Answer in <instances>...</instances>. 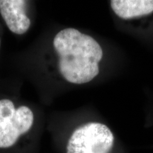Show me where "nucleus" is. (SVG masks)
Listing matches in <instances>:
<instances>
[{
	"mask_svg": "<svg viewBox=\"0 0 153 153\" xmlns=\"http://www.w3.org/2000/svg\"><path fill=\"white\" fill-rule=\"evenodd\" d=\"M53 46L59 56V70L68 82L81 85L99 74L103 51L90 36L74 28H65L55 36Z\"/></svg>",
	"mask_w": 153,
	"mask_h": 153,
	"instance_id": "1",
	"label": "nucleus"
},
{
	"mask_svg": "<svg viewBox=\"0 0 153 153\" xmlns=\"http://www.w3.org/2000/svg\"><path fill=\"white\" fill-rule=\"evenodd\" d=\"M33 114L26 106L15 108L9 99L0 100V148H8L28 132L33 123Z\"/></svg>",
	"mask_w": 153,
	"mask_h": 153,
	"instance_id": "2",
	"label": "nucleus"
},
{
	"mask_svg": "<svg viewBox=\"0 0 153 153\" xmlns=\"http://www.w3.org/2000/svg\"><path fill=\"white\" fill-rule=\"evenodd\" d=\"M114 143V135L106 125L89 123L73 132L67 145V153H109Z\"/></svg>",
	"mask_w": 153,
	"mask_h": 153,
	"instance_id": "3",
	"label": "nucleus"
},
{
	"mask_svg": "<svg viewBox=\"0 0 153 153\" xmlns=\"http://www.w3.org/2000/svg\"><path fill=\"white\" fill-rule=\"evenodd\" d=\"M26 1L0 0V14L12 33L22 35L29 29L30 19L25 14Z\"/></svg>",
	"mask_w": 153,
	"mask_h": 153,
	"instance_id": "4",
	"label": "nucleus"
},
{
	"mask_svg": "<svg viewBox=\"0 0 153 153\" xmlns=\"http://www.w3.org/2000/svg\"><path fill=\"white\" fill-rule=\"evenodd\" d=\"M111 7L122 19H132L153 12V0H112Z\"/></svg>",
	"mask_w": 153,
	"mask_h": 153,
	"instance_id": "5",
	"label": "nucleus"
}]
</instances>
